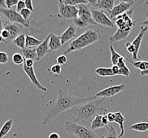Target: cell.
I'll list each match as a JSON object with an SVG mask.
<instances>
[{
	"label": "cell",
	"mask_w": 148,
	"mask_h": 138,
	"mask_svg": "<svg viewBox=\"0 0 148 138\" xmlns=\"http://www.w3.org/2000/svg\"><path fill=\"white\" fill-rule=\"evenodd\" d=\"M49 138H60V136L57 133H53L49 135Z\"/></svg>",
	"instance_id": "47"
},
{
	"label": "cell",
	"mask_w": 148,
	"mask_h": 138,
	"mask_svg": "<svg viewBox=\"0 0 148 138\" xmlns=\"http://www.w3.org/2000/svg\"><path fill=\"white\" fill-rule=\"evenodd\" d=\"M131 32H125L122 29L118 28L113 35L110 37V42L111 44L116 42H120L126 38Z\"/></svg>",
	"instance_id": "18"
},
{
	"label": "cell",
	"mask_w": 148,
	"mask_h": 138,
	"mask_svg": "<svg viewBox=\"0 0 148 138\" xmlns=\"http://www.w3.org/2000/svg\"><path fill=\"white\" fill-rule=\"evenodd\" d=\"M101 118H102V115L98 114L92 120L90 128L92 131H95V130L98 129V128H107L109 129L110 128L108 126L104 125L103 123L101 121Z\"/></svg>",
	"instance_id": "19"
},
{
	"label": "cell",
	"mask_w": 148,
	"mask_h": 138,
	"mask_svg": "<svg viewBox=\"0 0 148 138\" xmlns=\"http://www.w3.org/2000/svg\"><path fill=\"white\" fill-rule=\"evenodd\" d=\"M79 13L77 18L73 19L74 24L79 28L96 25L93 20L91 10L86 4H81L77 5Z\"/></svg>",
	"instance_id": "5"
},
{
	"label": "cell",
	"mask_w": 148,
	"mask_h": 138,
	"mask_svg": "<svg viewBox=\"0 0 148 138\" xmlns=\"http://www.w3.org/2000/svg\"><path fill=\"white\" fill-rule=\"evenodd\" d=\"M26 8L25 2L23 1H19L16 4V11L18 12H20L21 10Z\"/></svg>",
	"instance_id": "37"
},
{
	"label": "cell",
	"mask_w": 148,
	"mask_h": 138,
	"mask_svg": "<svg viewBox=\"0 0 148 138\" xmlns=\"http://www.w3.org/2000/svg\"><path fill=\"white\" fill-rule=\"evenodd\" d=\"M34 62L35 61L32 60H31V59H25V61H24V62L25 63L27 67H33Z\"/></svg>",
	"instance_id": "44"
},
{
	"label": "cell",
	"mask_w": 148,
	"mask_h": 138,
	"mask_svg": "<svg viewBox=\"0 0 148 138\" xmlns=\"http://www.w3.org/2000/svg\"><path fill=\"white\" fill-rule=\"evenodd\" d=\"M127 50V51L130 53H132V54L135 52V48L133 45L132 43L130 42H127L125 44Z\"/></svg>",
	"instance_id": "39"
},
{
	"label": "cell",
	"mask_w": 148,
	"mask_h": 138,
	"mask_svg": "<svg viewBox=\"0 0 148 138\" xmlns=\"http://www.w3.org/2000/svg\"><path fill=\"white\" fill-rule=\"evenodd\" d=\"M141 75L142 76H148V69L145 70V71H141Z\"/></svg>",
	"instance_id": "50"
},
{
	"label": "cell",
	"mask_w": 148,
	"mask_h": 138,
	"mask_svg": "<svg viewBox=\"0 0 148 138\" xmlns=\"http://www.w3.org/2000/svg\"><path fill=\"white\" fill-rule=\"evenodd\" d=\"M12 119H10L4 124L3 126L0 130V138H3L8 133L13 125Z\"/></svg>",
	"instance_id": "26"
},
{
	"label": "cell",
	"mask_w": 148,
	"mask_h": 138,
	"mask_svg": "<svg viewBox=\"0 0 148 138\" xmlns=\"http://www.w3.org/2000/svg\"><path fill=\"white\" fill-rule=\"evenodd\" d=\"M25 61V58H23V55L16 53L13 55L12 56V61L16 65H20L23 64Z\"/></svg>",
	"instance_id": "31"
},
{
	"label": "cell",
	"mask_w": 148,
	"mask_h": 138,
	"mask_svg": "<svg viewBox=\"0 0 148 138\" xmlns=\"http://www.w3.org/2000/svg\"><path fill=\"white\" fill-rule=\"evenodd\" d=\"M93 20L97 24L110 28H114L115 24L112 20L107 16L103 10L95 9L91 10Z\"/></svg>",
	"instance_id": "8"
},
{
	"label": "cell",
	"mask_w": 148,
	"mask_h": 138,
	"mask_svg": "<svg viewBox=\"0 0 148 138\" xmlns=\"http://www.w3.org/2000/svg\"><path fill=\"white\" fill-rule=\"evenodd\" d=\"M43 41L39 40L31 36L27 35L26 36V47L31 48L33 46H36L40 45Z\"/></svg>",
	"instance_id": "23"
},
{
	"label": "cell",
	"mask_w": 148,
	"mask_h": 138,
	"mask_svg": "<svg viewBox=\"0 0 148 138\" xmlns=\"http://www.w3.org/2000/svg\"><path fill=\"white\" fill-rule=\"evenodd\" d=\"M91 7L99 9V10H106L108 12L113 9L115 3V0H94L88 1Z\"/></svg>",
	"instance_id": "14"
},
{
	"label": "cell",
	"mask_w": 148,
	"mask_h": 138,
	"mask_svg": "<svg viewBox=\"0 0 148 138\" xmlns=\"http://www.w3.org/2000/svg\"><path fill=\"white\" fill-rule=\"evenodd\" d=\"M51 71L53 74H60L61 72V67L60 65L55 64L51 67Z\"/></svg>",
	"instance_id": "36"
},
{
	"label": "cell",
	"mask_w": 148,
	"mask_h": 138,
	"mask_svg": "<svg viewBox=\"0 0 148 138\" xmlns=\"http://www.w3.org/2000/svg\"><path fill=\"white\" fill-rule=\"evenodd\" d=\"M21 16H23V18L26 20H29V16H31L32 14V12L31 11L27 9V8H25L23 10H21L19 12Z\"/></svg>",
	"instance_id": "32"
},
{
	"label": "cell",
	"mask_w": 148,
	"mask_h": 138,
	"mask_svg": "<svg viewBox=\"0 0 148 138\" xmlns=\"http://www.w3.org/2000/svg\"><path fill=\"white\" fill-rule=\"evenodd\" d=\"M50 36L48 35L43 42L36 48L37 53V61H40L42 58H44L46 55L49 53L51 51L48 46Z\"/></svg>",
	"instance_id": "15"
},
{
	"label": "cell",
	"mask_w": 148,
	"mask_h": 138,
	"mask_svg": "<svg viewBox=\"0 0 148 138\" xmlns=\"http://www.w3.org/2000/svg\"><path fill=\"white\" fill-rule=\"evenodd\" d=\"M130 129L135 131L144 132L148 130V122H139L132 124Z\"/></svg>",
	"instance_id": "22"
},
{
	"label": "cell",
	"mask_w": 148,
	"mask_h": 138,
	"mask_svg": "<svg viewBox=\"0 0 148 138\" xmlns=\"http://www.w3.org/2000/svg\"><path fill=\"white\" fill-rule=\"evenodd\" d=\"M148 26H142L140 27V32L138 35L136 36L135 39L131 43L132 45L135 47V51L132 54V59L133 60H138V51L141 45L142 42L145 36V33L148 31Z\"/></svg>",
	"instance_id": "11"
},
{
	"label": "cell",
	"mask_w": 148,
	"mask_h": 138,
	"mask_svg": "<svg viewBox=\"0 0 148 138\" xmlns=\"http://www.w3.org/2000/svg\"><path fill=\"white\" fill-rule=\"evenodd\" d=\"M0 14L3 16L6 23H18L25 28L30 27L29 20L24 19L20 13L14 9L0 8Z\"/></svg>",
	"instance_id": "6"
},
{
	"label": "cell",
	"mask_w": 148,
	"mask_h": 138,
	"mask_svg": "<svg viewBox=\"0 0 148 138\" xmlns=\"http://www.w3.org/2000/svg\"><path fill=\"white\" fill-rule=\"evenodd\" d=\"M134 3V2L133 1H121L120 3L118 5L114 6L113 9L108 12L110 18L114 19L129 10V9L132 7Z\"/></svg>",
	"instance_id": "9"
},
{
	"label": "cell",
	"mask_w": 148,
	"mask_h": 138,
	"mask_svg": "<svg viewBox=\"0 0 148 138\" xmlns=\"http://www.w3.org/2000/svg\"><path fill=\"white\" fill-rule=\"evenodd\" d=\"M130 74V71L128 67L126 66L125 67L119 69V72L118 75H122L126 77H128Z\"/></svg>",
	"instance_id": "34"
},
{
	"label": "cell",
	"mask_w": 148,
	"mask_h": 138,
	"mask_svg": "<svg viewBox=\"0 0 148 138\" xmlns=\"http://www.w3.org/2000/svg\"><path fill=\"white\" fill-rule=\"evenodd\" d=\"M107 112L103 113V115H102L101 121H102V122H103V123L104 125L108 126V124L109 123V121H108V117H107Z\"/></svg>",
	"instance_id": "43"
},
{
	"label": "cell",
	"mask_w": 148,
	"mask_h": 138,
	"mask_svg": "<svg viewBox=\"0 0 148 138\" xmlns=\"http://www.w3.org/2000/svg\"><path fill=\"white\" fill-rule=\"evenodd\" d=\"M117 65L118 66V67H119V69L126 67L125 58H124L123 56H122L121 58H119V60L118 61Z\"/></svg>",
	"instance_id": "40"
},
{
	"label": "cell",
	"mask_w": 148,
	"mask_h": 138,
	"mask_svg": "<svg viewBox=\"0 0 148 138\" xmlns=\"http://www.w3.org/2000/svg\"><path fill=\"white\" fill-rule=\"evenodd\" d=\"M48 46L51 51H55L61 48L62 44L60 36L56 35L55 34L51 32Z\"/></svg>",
	"instance_id": "16"
},
{
	"label": "cell",
	"mask_w": 148,
	"mask_h": 138,
	"mask_svg": "<svg viewBox=\"0 0 148 138\" xmlns=\"http://www.w3.org/2000/svg\"><path fill=\"white\" fill-rule=\"evenodd\" d=\"M142 25H143V26H148V13H147V14L145 19L142 22Z\"/></svg>",
	"instance_id": "49"
},
{
	"label": "cell",
	"mask_w": 148,
	"mask_h": 138,
	"mask_svg": "<svg viewBox=\"0 0 148 138\" xmlns=\"http://www.w3.org/2000/svg\"><path fill=\"white\" fill-rule=\"evenodd\" d=\"M76 27L74 25H70L69 26L64 32L60 36L62 45L76 36Z\"/></svg>",
	"instance_id": "17"
},
{
	"label": "cell",
	"mask_w": 148,
	"mask_h": 138,
	"mask_svg": "<svg viewBox=\"0 0 148 138\" xmlns=\"http://www.w3.org/2000/svg\"><path fill=\"white\" fill-rule=\"evenodd\" d=\"M23 26L18 23H6L4 27V29H7L10 34V38L7 41L5 44H9L11 42L13 41L16 37L19 35L20 33L23 30Z\"/></svg>",
	"instance_id": "12"
},
{
	"label": "cell",
	"mask_w": 148,
	"mask_h": 138,
	"mask_svg": "<svg viewBox=\"0 0 148 138\" xmlns=\"http://www.w3.org/2000/svg\"><path fill=\"white\" fill-rule=\"evenodd\" d=\"M18 2L17 0H6L5 3L7 5V9H12V7L14 5H16Z\"/></svg>",
	"instance_id": "38"
},
{
	"label": "cell",
	"mask_w": 148,
	"mask_h": 138,
	"mask_svg": "<svg viewBox=\"0 0 148 138\" xmlns=\"http://www.w3.org/2000/svg\"><path fill=\"white\" fill-rule=\"evenodd\" d=\"M26 36L25 34H20L13 41V44L21 49H24L26 47Z\"/></svg>",
	"instance_id": "25"
},
{
	"label": "cell",
	"mask_w": 148,
	"mask_h": 138,
	"mask_svg": "<svg viewBox=\"0 0 148 138\" xmlns=\"http://www.w3.org/2000/svg\"><path fill=\"white\" fill-rule=\"evenodd\" d=\"M79 13L77 6H71L65 5L62 0L59 1L58 3V18L63 20L69 19H75L77 18Z\"/></svg>",
	"instance_id": "7"
},
{
	"label": "cell",
	"mask_w": 148,
	"mask_h": 138,
	"mask_svg": "<svg viewBox=\"0 0 148 138\" xmlns=\"http://www.w3.org/2000/svg\"><path fill=\"white\" fill-rule=\"evenodd\" d=\"M25 2L26 4V8L30 11H31L32 12L34 11V8L32 7V0H26Z\"/></svg>",
	"instance_id": "42"
},
{
	"label": "cell",
	"mask_w": 148,
	"mask_h": 138,
	"mask_svg": "<svg viewBox=\"0 0 148 138\" xmlns=\"http://www.w3.org/2000/svg\"><path fill=\"white\" fill-rule=\"evenodd\" d=\"M2 42H3V38H2V37L1 36V35L0 34V43H1Z\"/></svg>",
	"instance_id": "51"
},
{
	"label": "cell",
	"mask_w": 148,
	"mask_h": 138,
	"mask_svg": "<svg viewBox=\"0 0 148 138\" xmlns=\"http://www.w3.org/2000/svg\"><path fill=\"white\" fill-rule=\"evenodd\" d=\"M65 130L68 133L74 135L78 138H99L96 133L90 128L71 121L65 122Z\"/></svg>",
	"instance_id": "4"
},
{
	"label": "cell",
	"mask_w": 148,
	"mask_h": 138,
	"mask_svg": "<svg viewBox=\"0 0 148 138\" xmlns=\"http://www.w3.org/2000/svg\"><path fill=\"white\" fill-rule=\"evenodd\" d=\"M116 115V119L115 122L117 123L119 125V128L121 130V132L119 133V137L121 138V137H123V135L125 133V129H124V123L125 121V118L123 116L121 112H118L115 113Z\"/></svg>",
	"instance_id": "21"
},
{
	"label": "cell",
	"mask_w": 148,
	"mask_h": 138,
	"mask_svg": "<svg viewBox=\"0 0 148 138\" xmlns=\"http://www.w3.org/2000/svg\"><path fill=\"white\" fill-rule=\"evenodd\" d=\"M62 1L65 5H71V6H77V5H79L81 4H86L89 3L88 1H86V0H64Z\"/></svg>",
	"instance_id": "30"
},
{
	"label": "cell",
	"mask_w": 148,
	"mask_h": 138,
	"mask_svg": "<svg viewBox=\"0 0 148 138\" xmlns=\"http://www.w3.org/2000/svg\"><path fill=\"white\" fill-rule=\"evenodd\" d=\"M9 61L8 55L6 53L0 51V64H5Z\"/></svg>",
	"instance_id": "33"
},
{
	"label": "cell",
	"mask_w": 148,
	"mask_h": 138,
	"mask_svg": "<svg viewBox=\"0 0 148 138\" xmlns=\"http://www.w3.org/2000/svg\"><path fill=\"white\" fill-rule=\"evenodd\" d=\"M132 64L134 67L140 70L141 71H145L148 69V62L147 61L132 62Z\"/></svg>",
	"instance_id": "29"
},
{
	"label": "cell",
	"mask_w": 148,
	"mask_h": 138,
	"mask_svg": "<svg viewBox=\"0 0 148 138\" xmlns=\"http://www.w3.org/2000/svg\"></svg>",
	"instance_id": "52"
},
{
	"label": "cell",
	"mask_w": 148,
	"mask_h": 138,
	"mask_svg": "<svg viewBox=\"0 0 148 138\" xmlns=\"http://www.w3.org/2000/svg\"><path fill=\"white\" fill-rule=\"evenodd\" d=\"M101 38V35L97 29H88L70 43L64 51V55L76 51H80L89 45L98 42Z\"/></svg>",
	"instance_id": "3"
},
{
	"label": "cell",
	"mask_w": 148,
	"mask_h": 138,
	"mask_svg": "<svg viewBox=\"0 0 148 138\" xmlns=\"http://www.w3.org/2000/svg\"><path fill=\"white\" fill-rule=\"evenodd\" d=\"M107 116L109 122L113 123V122H115V119H116V115H115V113H108L107 114Z\"/></svg>",
	"instance_id": "41"
},
{
	"label": "cell",
	"mask_w": 148,
	"mask_h": 138,
	"mask_svg": "<svg viewBox=\"0 0 148 138\" xmlns=\"http://www.w3.org/2000/svg\"><path fill=\"white\" fill-rule=\"evenodd\" d=\"M112 69L113 71L114 74L115 75H118L119 72V68L118 67V66L117 65H113V67H112Z\"/></svg>",
	"instance_id": "46"
},
{
	"label": "cell",
	"mask_w": 148,
	"mask_h": 138,
	"mask_svg": "<svg viewBox=\"0 0 148 138\" xmlns=\"http://www.w3.org/2000/svg\"><path fill=\"white\" fill-rule=\"evenodd\" d=\"M96 98L97 97L95 96L88 97H78L73 95L67 90H63L58 88L56 100L51 109L44 116L41 124L42 125H46L62 113L66 112L75 106L80 105Z\"/></svg>",
	"instance_id": "1"
},
{
	"label": "cell",
	"mask_w": 148,
	"mask_h": 138,
	"mask_svg": "<svg viewBox=\"0 0 148 138\" xmlns=\"http://www.w3.org/2000/svg\"><path fill=\"white\" fill-rule=\"evenodd\" d=\"M95 72L98 75L103 77L115 76L112 67H98L95 70Z\"/></svg>",
	"instance_id": "24"
},
{
	"label": "cell",
	"mask_w": 148,
	"mask_h": 138,
	"mask_svg": "<svg viewBox=\"0 0 148 138\" xmlns=\"http://www.w3.org/2000/svg\"><path fill=\"white\" fill-rule=\"evenodd\" d=\"M105 98L97 97L86 103L75 106L68 110L66 113L72 119V122L80 123L81 122L92 121L99 113L107 112V110L102 107L105 100Z\"/></svg>",
	"instance_id": "2"
},
{
	"label": "cell",
	"mask_w": 148,
	"mask_h": 138,
	"mask_svg": "<svg viewBox=\"0 0 148 138\" xmlns=\"http://www.w3.org/2000/svg\"><path fill=\"white\" fill-rule=\"evenodd\" d=\"M67 61H68L67 58L64 55H62L59 56L56 59V62L58 63V64L60 65H64L66 63Z\"/></svg>",
	"instance_id": "35"
},
{
	"label": "cell",
	"mask_w": 148,
	"mask_h": 138,
	"mask_svg": "<svg viewBox=\"0 0 148 138\" xmlns=\"http://www.w3.org/2000/svg\"><path fill=\"white\" fill-rule=\"evenodd\" d=\"M23 70L26 73V74L28 76L30 80L32 81V84L42 91L46 92L47 91V89L46 87L43 86L39 82L36 76L35 72L34 71V67H27L25 63L24 62L23 64Z\"/></svg>",
	"instance_id": "13"
},
{
	"label": "cell",
	"mask_w": 148,
	"mask_h": 138,
	"mask_svg": "<svg viewBox=\"0 0 148 138\" xmlns=\"http://www.w3.org/2000/svg\"><path fill=\"white\" fill-rule=\"evenodd\" d=\"M5 24V21L4 19L3 16L0 14V33L4 29V27Z\"/></svg>",
	"instance_id": "45"
},
{
	"label": "cell",
	"mask_w": 148,
	"mask_h": 138,
	"mask_svg": "<svg viewBox=\"0 0 148 138\" xmlns=\"http://www.w3.org/2000/svg\"><path fill=\"white\" fill-rule=\"evenodd\" d=\"M0 8H7L5 1H0Z\"/></svg>",
	"instance_id": "48"
},
{
	"label": "cell",
	"mask_w": 148,
	"mask_h": 138,
	"mask_svg": "<svg viewBox=\"0 0 148 138\" xmlns=\"http://www.w3.org/2000/svg\"><path fill=\"white\" fill-rule=\"evenodd\" d=\"M125 84H122L119 85L111 86L104 89L98 92L95 96L99 98H109L114 96L117 94L122 92L123 91L125 90Z\"/></svg>",
	"instance_id": "10"
},
{
	"label": "cell",
	"mask_w": 148,
	"mask_h": 138,
	"mask_svg": "<svg viewBox=\"0 0 148 138\" xmlns=\"http://www.w3.org/2000/svg\"><path fill=\"white\" fill-rule=\"evenodd\" d=\"M108 131L101 137V138H121L117 134L116 128L113 126H110Z\"/></svg>",
	"instance_id": "28"
},
{
	"label": "cell",
	"mask_w": 148,
	"mask_h": 138,
	"mask_svg": "<svg viewBox=\"0 0 148 138\" xmlns=\"http://www.w3.org/2000/svg\"><path fill=\"white\" fill-rule=\"evenodd\" d=\"M21 53L25 59H31L34 61H37L36 48H27L25 47L21 49Z\"/></svg>",
	"instance_id": "20"
},
{
	"label": "cell",
	"mask_w": 148,
	"mask_h": 138,
	"mask_svg": "<svg viewBox=\"0 0 148 138\" xmlns=\"http://www.w3.org/2000/svg\"><path fill=\"white\" fill-rule=\"evenodd\" d=\"M110 53H111V59H110L111 62H112L113 65H117L119 58H121L122 56H121L117 52H116L112 44L110 45Z\"/></svg>",
	"instance_id": "27"
}]
</instances>
